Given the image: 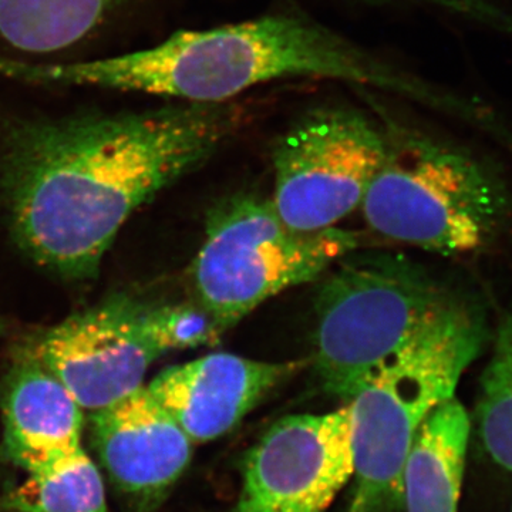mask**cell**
<instances>
[{
	"label": "cell",
	"mask_w": 512,
	"mask_h": 512,
	"mask_svg": "<svg viewBox=\"0 0 512 512\" xmlns=\"http://www.w3.org/2000/svg\"><path fill=\"white\" fill-rule=\"evenodd\" d=\"M470 434V416L456 397L424 421L404 464L406 512H458Z\"/></svg>",
	"instance_id": "obj_13"
},
{
	"label": "cell",
	"mask_w": 512,
	"mask_h": 512,
	"mask_svg": "<svg viewBox=\"0 0 512 512\" xmlns=\"http://www.w3.org/2000/svg\"><path fill=\"white\" fill-rule=\"evenodd\" d=\"M8 505L19 512H107L103 480L84 448L30 473Z\"/></svg>",
	"instance_id": "obj_16"
},
{
	"label": "cell",
	"mask_w": 512,
	"mask_h": 512,
	"mask_svg": "<svg viewBox=\"0 0 512 512\" xmlns=\"http://www.w3.org/2000/svg\"><path fill=\"white\" fill-rule=\"evenodd\" d=\"M355 477L348 406L293 414L256 441L229 512H326Z\"/></svg>",
	"instance_id": "obj_9"
},
{
	"label": "cell",
	"mask_w": 512,
	"mask_h": 512,
	"mask_svg": "<svg viewBox=\"0 0 512 512\" xmlns=\"http://www.w3.org/2000/svg\"><path fill=\"white\" fill-rule=\"evenodd\" d=\"M386 150L387 134L360 111H309L275 150L276 212L299 231L335 228L362 205Z\"/></svg>",
	"instance_id": "obj_7"
},
{
	"label": "cell",
	"mask_w": 512,
	"mask_h": 512,
	"mask_svg": "<svg viewBox=\"0 0 512 512\" xmlns=\"http://www.w3.org/2000/svg\"><path fill=\"white\" fill-rule=\"evenodd\" d=\"M380 237L443 256L512 254V171L441 138L399 130L362 205Z\"/></svg>",
	"instance_id": "obj_3"
},
{
	"label": "cell",
	"mask_w": 512,
	"mask_h": 512,
	"mask_svg": "<svg viewBox=\"0 0 512 512\" xmlns=\"http://www.w3.org/2000/svg\"><path fill=\"white\" fill-rule=\"evenodd\" d=\"M348 512H366V508L365 505L362 504V501L353 495L352 503L349 505Z\"/></svg>",
	"instance_id": "obj_18"
},
{
	"label": "cell",
	"mask_w": 512,
	"mask_h": 512,
	"mask_svg": "<svg viewBox=\"0 0 512 512\" xmlns=\"http://www.w3.org/2000/svg\"><path fill=\"white\" fill-rule=\"evenodd\" d=\"M305 362L272 363L212 353L168 367L148 384L192 443L220 439Z\"/></svg>",
	"instance_id": "obj_10"
},
{
	"label": "cell",
	"mask_w": 512,
	"mask_h": 512,
	"mask_svg": "<svg viewBox=\"0 0 512 512\" xmlns=\"http://www.w3.org/2000/svg\"><path fill=\"white\" fill-rule=\"evenodd\" d=\"M165 353L156 303L114 296L50 329L33 357L94 413L143 387Z\"/></svg>",
	"instance_id": "obj_8"
},
{
	"label": "cell",
	"mask_w": 512,
	"mask_h": 512,
	"mask_svg": "<svg viewBox=\"0 0 512 512\" xmlns=\"http://www.w3.org/2000/svg\"><path fill=\"white\" fill-rule=\"evenodd\" d=\"M2 412L6 450L28 474L83 448L82 407L33 356L10 372Z\"/></svg>",
	"instance_id": "obj_12"
},
{
	"label": "cell",
	"mask_w": 512,
	"mask_h": 512,
	"mask_svg": "<svg viewBox=\"0 0 512 512\" xmlns=\"http://www.w3.org/2000/svg\"><path fill=\"white\" fill-rule=\"evenodd\" d=\"M93 434L111 480L137 500L164 493L190 464L194 443L146 386L94 412Z\"/></svg>",
	"instance_id": "obj_11"
},
{
	"label": "cell",
	"mask_w": 512,
	"mask_h": 512,
	"mask_svg": "<svg viewBox=\"0 0 512 512\" xmlns=\"http://www.w3.org/2000/svg\"><path fill=\"white\" fill-rule=\"evenodd\" d=\"M342 262L316 299L313 365L323 389L348 403L387 360L470 291L403 256Z\"/></svg>",
	"instance_id": "obj_5"
},
{
	"label": "cell",
	"mask_w": 512,
	"mask_h": 512,
	"mask_svg": "<svg viewBox=\"0 0 512 512\" xmlns=\"http://www.w3.org/2000/svg\"><path fill=\"white\" fill-rule=\"evenodd\" d=\"M490 335V299L467 292L345 403L355 456L353 495L366 512L402 503L404 464L417 433L437 407L456 397Z\"/></svg>",
	"instance_id": "obj_4"
},
{
	"label": "cell",
	"mask_w": 512,
	"mask_h": 512,
	"mask_svg": "<svg viewBox=\"0 0 512 512\" xmlns=\"http://www.w3.org/2000/svg\"><path fill=\"white\" fill-rule=\"evenodd\" d=\"M355 232H306L282 221L272 201L235 197L207 222L192 265L198 303L224 332L286 289L308 284L357 247Z\"/></svg>",
	"instance_id": "obj_6"
},
{
	"label": "cell",
	"mask_w": 512,
	"mask_h": 512,
	"mask_svg": "<svg viewBox=\"0 0 512 512\" xmlns=\"http://www.w3.org/2000/svg\"><path fill=\"white\" fill-rule=\"evenodd\" d=\"M120 0H0V52L46 55L92 35Z\"/></svg>",
	"instance_id": "obj_14"
},
{
	"label": "cell",
	"mask_w": 512,
	"mask_h": 512,
	"mask_svg": "<svg viewBox=\"0 0 512 512\" xmlns=\"http://www.w3.org/2000/svg\"><path fill=\"white\" fill-rule=\"evenodd\" d=\"M419 2L431 3V5L440 6V8L463 13L468 18L490 23V25L497 26L498 29L512 33V19L510 16L504 13L503 10L495 8L493 3H488L487 0H419Z\"/></svg>",
	"instance_id": "obj_17"
},
{
	"label": "cell",
	"mask_w": 512,
	"mask_h": 512,
	"mask_svg": "<svg viewBox=\"0 0 512 512\" xmlns=\"http://www.w3.org/2000/svg\"><path fill=\"white\" fill-rule=\"evenodd\" d=\"M0 335H2V325H0Z\"/></svg>",
	"instance_id": "obj_19"
},
{
	"label": "cell",
	"mask_w": 512,
	"mask_h": 512,
	"mask_svg": "<svg viewBox=\"0 0 512 512\" xmlns=\"http://www.w3.org/2000/svg\"><path fill=\"white\" fill-rule=\"evenodd\" d=\"M239 104H178L10 128L2 190L23 251L69 279L96 275L137 208L197 167L244 119Z\"/></svg>",
	"instance_id": "obj_1"
},
{
	"label": "cell",
	"mask_w": 512,
	"mask_h": 512,
	"mask_svg": "<svg viewBox=\"0 0 512 512\" xmlns=\"http://www.w3.org/2000/svg\"><path fill=\"white\" fill-rule=\"evenodd\" d=\"M8 76L43 86L99 87L190 104L229 103L261 84L316 77L466 113V104L301 16L268 15L204 30H181L126 55L76 63L13 60Z\"/></svg>",
	"instance_id": "obj_2"
},
{
	"label": "cell",
	"mask_w": 512,
	"mask_h": 512,
	"mask_svg": "<svg viewBox=\"0 0 512 512\" xmlns=\"http://www.w3.org/2000/svg\"><path fill=\"white\" fill-rule=\"evenodd\" d=\"M491 306L487 363L480 380L477 426L481 443L498 466L512 471V286Z\"/></svg>",
	"instance_id": "obj_15"
}]
</instances>
